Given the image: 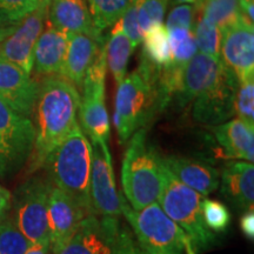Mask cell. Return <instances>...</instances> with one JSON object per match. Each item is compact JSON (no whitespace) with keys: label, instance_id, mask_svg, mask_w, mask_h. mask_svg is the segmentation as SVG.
Returning a JSON list of instances; mask_svg holds the SVG:
<instances>
[{"label":"cell","instance_id":"cell-29","mask_svg":"<svg viewBox=\"0 0 254 254\" xmlns=\"http://www.w3.org/2000/svg\"><path fill=\"white\" fill-rule=\"evenodd\" d=\"M30 245L14 220L0 221V254H24Z\"/></svg>","mask_w":254,"mask_h":254},{"label":"cell","instance_id":"cell-14","mask_svg":"<svg viewBox=\"0 0 254 254\" xmlns=\"http://www.w3.org/2000/svg\"><path fill=\"white\" fill-rule=\"evenodd\" d=\"M238 86L239 82L234 73L225 67L213 86L193 100V118L212 126L230 120L236 114L234 104Z\"/></svg>","mask_w":254,"mask_h":254},{"label":"cell","instance_id":"cell-35","mask_svg":"<svg viewBox=\"0 0 254 254\" xmlns=\"http://www.w3.org/2000/svg\"><path fill=\"white\" fill-rule=\"evenodd\" d=\"M116 25L126 34V37L131 41L134 49L136 46H139V44L142 41L144 33H142L140 25H139L136 0L134 4L129 6V8L120 17Z\"/></svg>","mask_w":254,"mask_h":254},{"label":"cell","instance_id":"cell-39","mask_svg":"<svg viewBox=\"0 0 254 254\" xmlns=\"http://www.w3.org/2000/svg\"><path fill=\"white\" fill-rule=\"evenodd\" d=\"M19 23H11V21L4 20V19L0 18V41L6 39L17 28Z\"/></svg>","mask_w":254,"mask_h":254},{"label":"cell","instance_id":"cell-3","mask_svg":"<svg viewBox=\"0 0 254 254\" xmlns=\"http://www.w3.org/2000/svg\"><path fill=\"white\" fill-rule=\"evenodd\" d=\"M159 72L160 69L141 57L139 67L118 84L114 125L120 144L128 141L161 110L158 94Z\"/></svg>","mask_w":254,"mask_h":254},{"label":"cell","instance_id":"cell-28","mask_svg":"<svg viewBox=\"0 0 254 254\" xmlns=\"http://www.w3.org/2000/svg\"><path fill=\"white\" fill-rule=\"evenodd\" d=\"M193 36L199 52L205 53L212 58L220 60V41L221 32L217 25L205 18L204 15L198 14Z\"/></svg>","mask_w":254,"mask_h":254},{"label":"cell","instance_id":"cell-23","mask_svg":"<svg viewBox=\"0 0 254 254\" xmlns=\"http://www.w3.org/2000/svg\"><path fill=\"white\" fill-rule=\"evenodd\" d=\"M212 132L226 158L233 160H254V128L234 118L212 126Z\"/></svg>","mask_w":254,"mask_h":254},{"label":"cell","instance_id":"cell-33","mask_svg":"<svg viewBox=\"0 0 254 254\" xmlns=\"http://www.w3.org/2000/svg\"><path fill=\"white\" fill-rule=\"evenodd\" d=\"M38 6L36 0H0V18L19 23Z\"/></svg>","mask_w":254,"mask_h":254},{"label":"cell","instance_id":"cell-21","mask_svg":"<svg viewBox=\"0 0 254 254\" xmlns=\"http://www.w3.org/2000/svg\"><path fill=\"white\" fill-rule=\"evenodd\" d=\"M33 52V69L37 77L59 74L62 68L69 33L58 30L46 19Z\"/></svg>","mask_w":254,"mask_h":254},{"label":"cell","instance_id":"cell-30","mask_svg":"<svg viewBox=\"0 0 254 254\" xmlns=\"http://www.w3.org/2000/svg\"><path fill=\"white\" fill-rule=\"evenodd\" d=\"M201 211L202 218L209 230L213 231L214 233H220L227 230L231 224V213L226 207L220 201L211 199H204L201 201Z\"/></svg>","mask_w":254,"mask_h":254},{"label":"cell","instance_id":"cell-22","mask_svg":"<svg viewBox=\"0 0 254 254\" xmlns=\"http://www.w3.org/2000/svg\"><path fill=\"white\" fill-rule=\"evenodd\" d=\"M47 20L58 30L103 38L95 31L86 0H51Z\"/></svg>","mask_w":254,"mask_h":254},{"label":"cell","instance_id":"cell-15","mask_svg":"<svg viewBox=\"0 0 254 254\" xmlns=\"http://www.w3.org/2000/svg\"><path fill=\"white\" fill-rule=\"evenodd\" d=\"M86 217H88L86 212L78 205L77 201L51 184L47 200V222L50 245L53 254L67 243Z\"/></svg>","mask_w":254,"mask_h":254},{"label":"cell","instance_id":"cell-7","mask_svg":"<svg viewBox=\"0 0 254 254\" xmlns=\"http://www.w3.org/2000/svg\"><path fill=\"white\" fill-rule=\"evenodd\" d=\"M106 53L105 44L87 69L81 86L79 119L81 129L91 141L109 145L110 118L106 109Z\"/></svg>","mask_w":254,"mask_h":254},{"label":"cell","instance_id":"cell-1","mask_svg":"<svg viewBox=\"0 0 254 254\" xmlns=\"http://www.w3.org/2000/svg\"><path fill=\"white\" fill-rule=\"evenodd\" d=\"M80 94L72 82L62 75L44 77L34 105V139L30 172L43 167L50 152L68 134L78 123Z\"/></svg>","mask_w":254,"mask_h":254},{"label":"cell","instance_id":"cell-43","mask_svg":"<svg viewBox=\"0 0 254 254\" xmlns=\"http://www.w3.org/2000/svg\"><path fill=\"white\" fill-rule=\"evenodd\" d=\"M38 2V5H43V6H49L51 0H36Z\"/></svg>","mask_w":254,"mask_h":254},{"label":"cell","instance_id":"cell-2","mask_svg":"<svg viewBox=\"0 0 254 254\" xmlns=\"http://www.w3.org/2000/svg\"><path fill=\"white\" fill-rule=\"evenodd\" d=\"M43 166L53 186L77 201L88 217L95 215L90 194L92 144L79 123L50 152Z\"/></svg>","mask_w":254,"mask_h":254},{"label":"cell","instance_id":"cell-25","mask_svg":"<svg viewBox=\"0 0 254 254\" xmlns=\"http://www.w3.org/2000/svg\"><path fill=\"white\" fill-rule=\"evenodd\" d=\"M141 57L148 63L161 69L171 64V47L168 31L164 24L153 25L142 37Z\"/></svg>","mask_w":254,"mask_h":254},{"label":"cell","instance_id":"cell-40","mask_svg":"<svg viewBox=\"0 0 254 254\" xmlns=\"http://www.w3.org/2000/svg\"><path fill=\"white\" fill-rule=\"evenodd\" d=\"M50 250L51 245L49 241H45V243H36L31 244L30 247H28L24 254H49Z\"/></svg>","mask_w":254,"mask_h":254},{"label":"cell","instance_id":"cell-32","mask_svg":"<svg viewBox=\"0 0 254 254\" xmlns=\"http://www.w3.org/2000/svg\"><path fill=\"white\" fill-rule=\"evenodd\" d=\"M234 111L238 119L254 128V79L239 82Z\"/></svg>","mask_w":254,"mask_h":254},{"label":"cell","instance_id":"cell-36","mask_svg":"<svg viewBox=\"0 0 254 254\" xmlns=\"http://www.w3.org/2000/svg\"><path fill=\"white\" fill-rule=\"evenodd\" d=\"M117 254H146L136 241L134 234L127 228H120Z\"/></svg>","mask_w":254,"mask_h":254},{"label":"cell","instance_id":"cell-34","mask_svg":"<svg viewBox=\"0 0 254 254\" xmlns=\"http://www.w3.org/2000/svg\"><path fill=\"white\" fill-rule=\"evenodd\" d=\"M196 14H198V12H196L194 5L182 4L173 6L172 11L170 12L166 19L165 27L167 30H171V28H185V30L193 32L196 21Z\"/></svg>","mask_w":254,"mask_h":254},{"label":"cell","instance_id":"cell-6","mask_svg":"<svg viewBox=\"0 0 254 254\" xmlns=\"http://www.w3.org/2000/svg\"><path fill=\"white\" fill-rule=\"evenodd\" d=\"M122 214L131 225L146 254H196L186 233L161 209L158 202L135 211L120 194Z\"/></svg>","mask_w":254,"mask_h":254},{"label":"cell","instance_id":"cell-19","mask_svg":"<svg viewBox=\"0 0 254 254\" xmlns=\"http://www.w3.org/2000/svg\"><path fill=\"white\" fill-rule=\"evenodd\" d=\"M163 163L180 183L202 196L214 192L220 184L219 171L204 160L168 155L163 157Z\"/></svg>","mask_w":254,"mask_h":254},{"label":"cell","instance_id":"cell-9","mask_svg":"<svg viewBox=\"0 0 254 254\" xmlns=\"http://www.w3.org/2000/svg\"><path fill=\"white\" fill-rule=\"evenodd\" d=\"M51 184L39 178L19 187L15 195V224L31 244L50 243L47 200Z\"/></svg>","mask_w":254,"mask_h":254},{"label":"cell","instance_id":"cell-12","mask_svg":"<svg viewBox=\"0 0 254 254\" xmlns=\"http://www.w3.org/2000/svg\"><path fill=\"white\" fill-rule=\"evenodd\" d=\"M118 218L90 215L56 254H117Z\"/></svg>","mask_w":254,"mask_h":254},{"label":"cell","instance_id":"cell-8","mask_svg":"<svg viewBox=\"0 0 254 254\" xmlns=\"http://www.w3.org/2000/svg\"><path fill=\"white\" fill-rule=\"evenodd\" d=\"M36 131L30 118L0 99V176L13 173L30 159Z\"/></svg>","mask_w":254,"mask_h":254},{"label":"cell","instance_id":"cell-16","mask_svg":"<svg viewBox=\"0 0 254 254\" xmlns=\"http://www.w3.org/2000/svg\"><path fill=\"white\" fill-rule=\"evenodd\" d=\"M39 81L14 64L0 59V99L15 112L30 118L33 113Z\"/></svg>","mask_w":254,"mask_h":254},{"label":"cell","instance_id":"cell-17","mask_svg":"<svg viewBox=\"0 0 254 254\" xmlns=\"http://www.w3.org/2000/svg\"><path fill=\"white\" fill-rule=\"evenodd\" d=\"M225 67L226 66L221 60L212 58L198 51L186 64L179 91L174 97L177 98L180 106L193 101L196 97L213 86L221 77Z\"/></svg>","mask_w":254,"mask_h":254},{"label":"cell","instance_id":"cell-11","mask_svg":"<svg viewBox=\"0 0 254 254\" xmlns=\"http://www.w3.org/2000/svg\"><path fill=\"white\" fill-rule=\"evenodd\" d=\"M220 60L238 82L254 79V27L245 15L220 30Z\"/></svg>","mask_w":254,"mask_h":254},{"label":"cell","instance_id":"cell-31","mask_svg":"<svg viewBox=\"0 0 254 254\" xmlns=\"http://www.w3.org/2000/svg\"><path fill=\"white\" fill-rule=\"evenodd\" d=\"M170 0H136L138 20L142 33L151 26L163 24Z\"/></svg>","mask_w":254,"mask_h":254},{"label":"cell","instance_id":"cell-4","mask_svg":"<svg viewBox=\"0 0 254 254\" xmlns=\"http://www.w3.org/2000/svg\"><path fill=\"white\" fill-rule=\"evenodd\" d=\"M124 155L122 186L124 198L133 209L158 202L161 190V155L147 141L145 128L133 134Z\"/></svg>","mask_w":254,"mask_h":254},{"label":"cell","instance_id":"cell-41","mask_svg":"<svg viewBox=\"0 0 254 254\" xmlns=\"http://www.w3.org/2000/svg\"><path fill=\"white\" fill-rule=\"evenodd\" d=\"M240 6H241V11H243V14L253 23L254 0H240Z\"/></svg>","mask_w":254,"mask_h":254},{"label":"cell","instance_id":"cell-37","mask_svg":"<svg viewBox=\"0 0 254 254\" xmlns=\"http://www.w3.org/2000/svg\"><path fill=\"white\" fill-rule=\"evenodd\" d=\"M240 227L244 234L249 238V239L253 240L254 238V214L253 211H247L245 214L241 217L240 220Z\"/></svg>","mask_w":254,"mask_h":254},{"label":"cell","instance_id":"cell-20","mask_svg":"<svg viewBox=\"0 0 254 254\" xmlns=\"http://www.w3.org/2000/svg\"><path fill=\"white\" fill-rule=\"evenodd\" d=\"M221 194L234 208L252 211L254 205L253 164L249 161H228L221 172Z\"/></svg>","mask_w":254,"mask_h":254},{"label":"cell","instance_id":"cell-18","mask_svg":"<svg viewBox=\"0 0 254 254\" xmlns=\"http://www.w3.org/2000/svg\"><path fill=\"white\" fill-rule=\"evenodd\" d=\"M104 44V38H95L81 33L69 34L59 75L67 79L80 90L87 69L97 58L100 47Z\"/></svg>","mask_w":254,"mask_h":254},{"label":"cell","instance_id":"cell-13","mask_svg":"<svg viewBox=\"0 0 254 254\" xmlns=\"http://www.w3.org/2000/svg\"><path fill=\"white\" fill-rule=\"evenodd\" d=\"M47 13L49 6L39 5L21 19L17 28L0 41V59L14 64L31 75L34 47L45 27Z\"/></svg>","mask_w":254,"mask_h":254},{"label":"cell","instance_id":"cell-24","mask_svg":"<svg viewBox=\"0 0 254 254\" xmlns=\"http://www.w3.org/2000/svg\"><path fill=\"white\" fill-rule=\"evenodd\" d=\"M113 26L109 40L105 44V53H106L107 67L110 68L114 80L118 85L126 77L127 65L135 49L126 34L116 24Z\"/></svg>","mask_w":254,"mask_h":254},{"label":"cell","instance_id":"cell-5","mask_svg":"<svg viewBox=\"0 0 254 254\" xmlns=\"http://www.w3.org/2000/svg\"><path fill=\"white\" fill-rule=\"evenodd\" d=\"M201 201L202 195L180 183L163 163L158 204L185 232L196 254L212 247L217 241V234L206 226L202 218Z\"/></svg>","mask_w":254,"mask_h":254},{"label":"cell","instance_id":"cell-38","mask_svg":"<svg viewBox=\"0 0 254 254\" xmlns=\"http://www.w3.org/2000/svg\"><path fill=\"white\" fill-rule=\"evenodd\" d=\"M11 193L5 187L0 185V221L4 220L6 214L11 208Z\"/></svg>","mask_w":254,"mask_h":254},{"label":"cell","instance_id":"cell-10","mask_svg":"<svg viewBox=\"0 0 254 254\" xmlns=\"http://www.w3.org/2000/svg\"><path fill=\"white\" fill-rule=\"evenodd\" d=\"M92 168L90 194L95 215L118 218L122 215L120 194L117 190L116 177L107 144L91 141Z\"/></svg>","mask_w":254,"mask_h":254},{"label":"cell","instance_id":"cell-27","mask_svg":"<svg viewBox=\"0 0 254 254\" xmlns=\"http://www.w3.org/2000/svg\"><path fill=\"white\" fill-rule=\"evenodd\" d=\"M168 31L171 47V67L184 71L186 64L198 52L193 32L185 28H171Z\"/></svg>","mask_w":254,"mask_h":254},{"label":"cell","instance_id":"cell-42","mask_svg":"<svg viewBox=\"0 0 254 254\" xmlns=\"http://www.w3.org/2000/svg\"><path fill=\"white\" fill-rule=\"evenodd\" d=\"M200 0H170V5L172 6H177V5H182V4H190V5H196Z\"/></svg>","mask_w":254,"mask_h":254},{"label":"cell","instance_id":"cell-26","mask_svg":"<svg viewBox=\"0 0 254 254\" xmlns=\"http://www.w3.org/2000/svg\"><path fill=\"white\" fill-rule=\"evenodd\" d=\"M95 31L103 32L112 27L135 0H86Z\"/></svg>","mask_w":254,"mask_h":254}]
</instances>
